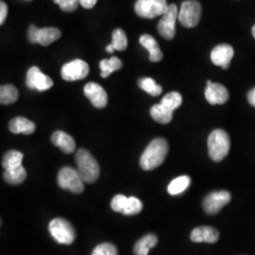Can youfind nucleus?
<instances>
[{
  "mask_svg": "<svg viewBox=\"0 0 255 255\" xmlns=\"http://www.w3.org/2000/svg\"><path fill=\"white\" fill-rule=\"evenodd\" d=\"M208 152L215 162H220L229 154L231 141L228 133L223 129H215L208 137Z\"/></svg>",
  "mask_w": 255,
  "mask_h": 255,
  "instance_id": "7ed1b4c3",
  "label": "nucleus"
},
{
  "mask_svg": "<svg viewBox=\"0 0 255 255\" xmlns=\"http://www.w3.org/2000/svg\"><path fill=\"white\" fill-rule=\"evenodd\" d=\"M128 198L125 197L124 195H117L114 197V199L112 200L111 202V206H112V209L114 210L115 212H118V213H123L124 208H125V205H126V202H127Z\"/></svg>",
  "mask_w": 255,
  "mask_h": 255,
  "instance_id": "2f4dec72",
  "label": "nucleus"
},
{
  "mask_svg": "<svg viewBox=\"0 0 255 255\" xmlns=\"http://www.w3.org/2000/svg\"><path fill=\"white\" fill-rule=\"evenodd\" d=\"M26 83L29 89H36L39 92L46 91L53 86V81L48 76L42 73L37 66H32L28 69Z\"/></svg>",
  "mask_w": 255,
  "mask_h": 255,
  "instance_id": "f8f14e48",
  "label": "nucleus"
},
{
  "mask_svg": "<svg viewBox=\"0 0 255 255\" xmlns=\"http://www.w3.org/2000/svg\"><path fill=\"white\" fill-rule=\"evenodd\" d=\"M26 177H27V172L23 167V165H20L15 168L7 169L3 174V178L5 182L12 185H17L22 183L26 180Z\"/></svg>",
  "mask_w": 255,
  "mask_h": 255,
  "instance_id": "4be33fe9",
  "label": "nucleus"
},
{
  "mask_svg": "<svg viewBox=\"0 0 255 255\" xmlns=\"http://www.w3.org/2000/svg\"><path fill=\"white\" fill-rule=\"evenodd\" d=\"M51 142L55 146L60 147L61 150L66 154L72 153L76 147V143L73 137L70 136L69 134L62 130L55 131L51 136Z\"/></svg>",
  "mask_w": 255,
  "mask_h": 255,
  "instance_id": "a211bd4d",
  "label": "nucleus"
},
{
  "mask_svg": "<svg viewBox=\"0 0 255 255\" xmlns=\"http://www.w3.org/2000/svg\"><path fill=\"white\" fill-rule=\"evenodd\" d=\"M167 7L166 0H137L134 10L142 18L153 19L163 15Z\"/></svg>",
  "mask_w": 255,
  "mask_h": 255,
  "instance_id": "39448f33",
  "label": "nucleus"
},
{
  "mask_svg": "<svg viewBox=\"0 0 255 255\" xmlns=\"http://www.w3.org/2000/svg\"><path fill=\"white\" fill-rule=\"evenodd\" d=\"M149 113L152 119L160 124H168L173 119V111L164 107L161 103L152 106Z\"/></svg>",
  "mask_w": 255,
  "mask_h": 255,
  "instance_id": "aec40b11",
  "label": "nucleus"
},
{
  "mask_svg": "<svg viewBox=\"0 0 255 255\" xmlns=\"http://www.w3.org/2000/svg\"><path fill=\"white\" fill-rule=\"evenodd\" d=\"M122 62L118 57L114 56L110 59H105L102 60L100 63V67H101V76L102 78H107L109 77L111 74L114 71L119 70L122 67Z\"/></svg>",
  "mask_w": 255,
  "mask_h": 255,
  "instance_id": "b1692460",
  "label": "nucleus"
},
{
  "mask_svg": "<svg viewBox=\"0 0 255 255\" xmlns=\"http://www.w3.org/2000/svg\"><path fill=\"white\" fill-rule=\"evenodd\" d=\"M158 243V238L154 235H146L139 239L133 248V253L135 255H147L149 250L154 248Z\"/></svg>",
  "mask_w": 255,
  "mask_h": 255,
  "instance_id": "412c9836",
  "label": "nucleus"
},
{
  "mask_svg": "<svg viewBox=\"0 0 255 255\" xmlns=\"http://www.w3.org/2000/svg\"><path fill=\"white\" fill-rule=\"evenodd\" d=\"M168 152V144L164 138H156L146 146L140 158V166L144 170H152L164 163Z\"/></svg>",
  "mask_w": 255,
  "mask_h": 255,
  "instance_id": "f257e3e1",
  "label": "nucleus"
},
{
  "mask_svg": "<svg viewBox=\"0 0 255 255\" xmlns=\"http://www.w3.org/2000/svg\"><path fill=\"white\" fill-rule=\"evenodd\" d=\"M76 163L78 166L77 170L83 182L93 183L99 179L101 172L100 165L89 151L84 148L79 149L76 153Z\"/></svg>",
  "mask_w": 255,
  "mask_h": 255,
  "instance_id": "f03ea898",
  "label": "nucleus"
},
{
  "mask_svg": "<svg viewBox=\"0 0 255 255\" xmlns=\"http://www.w3.org/2000/svg\"><path fill=\"white\" fill-rule=\"evenodd\" d=\"M248 101L250 102V104L252 106H254L255 108V87L254 89H252L248 94Z\"/></svg>",
  "mask_w": 255,
  "mask_h": 255,
  "instance_id": "c9c22d12",
  "label": "nucleus"
},
{
  "mask_svg": "<svg viewBox=\"0 0 255 255\" xmlns=\"http://www.w3.org/2000/svg\"><path fill=\"white\" fill-rule=\"evenodd\" d=\"M83 182L78 170H75L72 167H63L58 174V183L60 187L63 189H67L75 194H80L83 192Z\"/></svg>",
  "mask_w": 255,
  "mask_h": 255,
  "instance_id": "0eeeda50",
  "label": "nucleus"
},
{
  "mask_svg": "<svg viewBox=\"0 0 255 255\" xmlns=\"http://www.w3.org/2000/svg\"><path fill=\"white\" fill-rule=\"evenodd\" d=\"M92 255H119L117 247L111 243H102L96 247Z\"/></svg>",
  "mask_w": 255,
  "mask_h": 255,
  "instance_id": "7c9ffc66",
  "label": "nucleus"
},
{
  "mask_svg": "<svg viewBox=\"0 0 255 255\" xmlns=\"http://www.w3.org/2000/svg\"><path fill=\"white\" fill-rule=\"evenodd\" d=\"M115 50H116V49L114 48V46H112V44H110L109 46H107V47H106V51H107L108 53H113Z\"/></svg>",
  "mask_w": 255,
  "mask_h": 255,
  "instance_id": "e433bc0d",
  "label": "nucleus"
},
{
  "mask_svg": "<svg viewBox=\"0 0 255 255\" xmlns=\"http://www.w3.org/2000/svg\"><path fill=\"white\" fill-rule=\"evenodd\" d=\"M9 128L12 133H24L28 135L34 132L36 127L32 121L23 117H18L10 120Z\"/></svg>",
  "mask_w": 255,
  "mask_h": 255,
  "instance_id": "6ab92c4d",
  "label": "nucleus"
},
{
  "mask_svg": "<svg viewBox=\"0 0 255 255\" xmlns=\"http://www.w3.org/2000/svg\"><path fill=\"white\" fill-rule=\"evenodd\" d=\"M61 35V31L56 27L37 28L34 25H31L27 30V37L29 42L32 44L38 43L43 46L51 45L53 42L60 39Z\"/></svg>",
  "mask_w": 255,
  "mask_h": 255,
  "instance_id": "6e6552de",
  "label": "nucleus"
},
{
  "mask_svg": "<svg viewBox=\"0 0 255 255\" xmlns=\"http://www.w3.org/2000/svg\"><path fill=\"white\" fill-rule=\"evenodd\" d=\"M54 2L60 6L62 10L67 12L77 9L80 4V0H54Z\"/></svg>",
  "mask_w": 255,
  "mask_h": 255,
  "instance_id": "473e14b6",
  "label": "nucleus"
},
{
  "mask_svg": "<svg viewBox=\"0 0 255 255\" xmlns=\"http://www.w3.org/2000/svg\"><path fill=\"white\" fill-rule=\"evenodd\" d=\"M191 183V179L188 176H180L176 179H174L172 182L168 184L167 192L172 195L177 196L185 191Z\"/></svg>",
  "mask_w": 255,
  "mask_h": 255,
  "instance_id": "5701e85b",
  "label": "nucleus"
},
{
  "mask_svg": "<svg viewBox=\"0 0 255 255\" xmlns=\"http://www.w3.org/2000/svg\"><path fill=\"white\" fill-rule=\"evenodd\" d=\"M139 42L149 52V61L150 62L157 63L163 59L164 55L161 51V48L158 45L157 41L155 40L154 37H152L149 34H143L142 36L140 37Z\"/></svg>",
  "mask_w": 255,
  "mask_h": 255,
  "instance_id": "f3484780",
  "label": "nucleus"
},
{
  "mask_svg": "<svg viewBox=\"0 0 255 255\" xmlns=\"http://www.w3.org/2000/svg\"><path fill=\"white\" fill-rule=\"evenodd\" d=\"M201 16V5L197 0H187L182 2L178 14V19L183 27H196Z\"/></svg>",
  "mask_w": 255,
  "mask_h": 255,
  "instance_id": "423d86ee",
  "label": "nucleus"
},
{
  "mask_svg": "<svg viewBox=\"0 0 255 255\" xmlns=\"http://www.w3.org/2000/svg\"><path fill=\"white\" fill-rule=\"evenodd\" d=\"M89 74V65L82 60H74L64 64L61 75L64 81L75 82L85 79Z\"/></svg>",
  "mask_w": 255,
  "mask_h": 255,
  "instance_id": "9d476101",
  "label": "nucleus"
},
{
  "mask_svg": "<svg viewBox=\"0 0 255 255\" xmlns=\"http://www.w3.org/2000/svg\"><path fill=\"white\" fill-rule=\"evenodd\" d=\"M253 35H254V37L255 38V26H254V27H253Z\"/></svg>",
  "mask_w": 255,
  "mask_h": 255,
  "instance_id": "4c0bfd02",
  "label": "nucleus"
},
{
  "mask_svg": "<svg viewBox=\"0 0 255 255\" xmlns=\"http://www.w3.org/2000/svg\"><path fill=\"white\" fill-rule=\"evenodd\" d=\"M8 15V6L5 2H0V24L3 25Z\"/></svg>",
  "mask_w": 255,
  "mask_h": 255,
  "instance_id": "72a5a7b5",
  "label": "nucleus"
},
{
  "mask_svg": "<svg viewBox=\"0 0 255 255\" xmlns=\"http://www.w3.org/2000/svg\"><path fill=\"white\" fill-rule=\"evenodd\" d=\"M138 84L142 90L146 92L147 94H149L152 97H157V96L161 95L163 92L162 86L158 85L154 80L151 78H143V79L139 80Z\"/></svg>",
  "mask_w": 255,
  "mask_h": 255,
  "instance_id": "bb28decb",
  "label": "nucleus"
},
{
  "mask_svg": "<svg viewBox=\"0 0 255 255\" xmlns=\"http://www.w3.org/2000/svg\"><path fill=\"white\" fill-rule=\"evenodd\" d=\"M48 230L50 235L60 244L70 245L75 240L76 233L73 226L65 219L57 218L51 220Z\"/></svg>",
  "mask_w": 255,
  "mask_h": 255,
  "instance_id": "20e7f679",
  "label": "nucleus"
},
{
  "mask_svg": "<svg viewBox=\"0 0 255 255\" xmlns=\"http://www.w3.org/2000/svg\"><path fill=\"white\" fill-rule=\"evenodd\" d=\"M229 96L228 90L224 85L211 81L207 82V87L205 88V99L210 104H224L228 101Z\"/></svg>",
  "mask_w": 255,
  "mask_h": 255,
  "instance_id": "2eb2a0df",
  "label": "nucleus"
},
{
  "mask_svg": "<svg viewBox=\"0 0 255 255\" xmlns=\"http://www.w3.org/2000/svg\"><path fill=\"white\" fill-rule=\"evenodd\" d=\"M219 238V231L217 229L210 226H201L197 227L192 231L190 239L193 242L201 243H216Z\"/></svg>",
  "mask_w": 255,
  "mask_h": 255,
  "instance_id": "dca6fc26",
  "label": "nucleus"
},
{
  "mask_svg": "<svg viewBox=\"0 0 255 255\" xmlns=\"http://www.w3.org/2000/svg\"><path fill=\"white\" fill-rule=\"evenodd\" d=\"M23 157V153L19 152L17 150H9L3 156L2 166L5 168V170L18 167L22 165Z\"/></svg>",
  "mask_w": 255,
  "mask_h": 255,
  "instance_id": "a878e982",
  "label": "nucleus"
},
{
  "mask_svg": "<svg viewBox=\"0 0 255 255\" xmlns=\"http://www.w3.org/2000/svg\"><path fill=\"white\" fill-rule=\"evenodd\" d=\"M18 99V90L11 84L2 85L0 88V102L3 105L14 103Z\"/></svg>",
  "mask_w": 255,
  "mask_h": 255,
  "instance_id": "393cba45",
  "label": "nucleus"
},
{
  "mask_svg": "<svg viewBox=\"0 0 255 255\" xmlns=\"http://www.w3.org/2000/svg\"><path fill=\"white\" fill-rule=\"evenodd\" d=\"M98 0H80V4L85 9H92L97 4Z\"/></svg>",
  "mask_w": 255,
  "mask_h": 255,
  "instance_id": "f704fd0d",
  "label": "nucleus"
},
{
  "mask_svg": "<svg viewBox=\"0 0 255 255\" xmlns=\"http://www.w3.org/2000/svg\"><path fill=\"white\" fill-rule=\"evenodd\" d=\"M112 46L116 50L123 51L127 48L128 39L125 31L121 28H117L113 32L112 36Z\"/></svg>",
  "mask_w": 255,
  "mask_h": 255,
  "instance_id": "cd10ccee",
  "label": "nucleus"
},
{
  "mask_svg": "<svg viewBox=\"0 0 255 255\" xmlns=\"http://www.w3.org/2000/svg\"><path fill=\"white\" fill-rule=\"evenodd\" d=\"M182 98L181 94L178 92H171L164 96L161 101V104H163L164 107L174 112L182 105Z\"/></svg>",
  "mask_w": 255,
  "mask_h": 255,
  "instance_id": "c85d7f7f",
  "label": "nucleus"
},
{
  "mask_svg": "<svg viewBox=\"0 0 255 255\" xmlns=\"http://www.w3.org/2000/svg\"><path fill=\"white\" fill-rule=\"evenodd\" d=\"M228 191H215L210 193L203 200V209L208 215H216L231 201Z\"/></svg>",
  "mask_w": 255,
  "mask_h": 255,
  "instance_id": "9b49d317",
  "label": "nucleus"
},
{
  "mask_svg": "<svg viewBox=\"0 0 255 255\" xmlns=\"http://www.w3.org/2000/svg\"><path fill=\"white\" fill-rule=\"evenodd\" d=\"M234 48L228 44H221L214 47L211 52V61L215 65L220 66L222 69H228L231 61L234 57Z\"/></svg>",
  "mask_w": 255,
  "mask_h": 255,
  "instance_id": "4468645a",
  "label": "nucleus"
},
{
  "mask_svg": "<svg viewBox=\"0 0 255 255\" xmlns=\"http://www.w3.org/2000/svg\"><path fill=\"white\" fill-rule=\"evenodd\" d=\"M178 8L175 4H169L162 18L159 21L157 29L161 36L166 40H172L176 33V21L178 19Z\"/></svg>",
  "mask_w": 255,
  "mask_h": 255,
  "instance_id": "1a4fd4ad",
  "label": "nucleus"
},
{
  "mask_svg": "<svg viewBox=\"0 0 255 255\" xmlns=\"http://www.w3.org/2000/svg\"><path fill=\"white\" fill-rule=\"evenodd\" d=\"M84 95L91 101L94 107L102 109L108 103V96L104 88L96 82H89L84 86Z\"/></svg>",
  "mask_w": 255,
  "mask_h": 255,
  "instance_id": "ddd939ff",
  "label": "nucleus"
},
{
  "mask_svg": "<svg viewBox=\"0 0 255 255\" xmlns=\"http://www.w3.org/2000/svg\"><path fill=\"white\" fill-rule=\"evenodd\" d=\"M143 209V204L142 201L135 197H130L128 198L125 208L123 211V215L125 216H132V215H137L139 214Z\"/></svg>",
  "mask_w": 255,
  "mask_h": 255,
  "instance_id": "c756f323",
  "label": "nucleus"
}]
</instances>
